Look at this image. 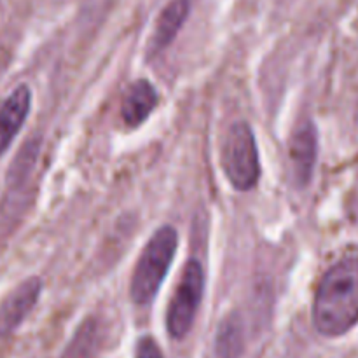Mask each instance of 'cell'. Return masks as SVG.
I'll return each instance as SVG.
<instances>
[{
    "label": "cell",
    "instance_id": "obj_1",
    "mask_svg": "<svg viewBox=\"0 0 358 358\" xmlns=\"http://www.w3.org/2000/svg\"><path fill=\"white\" fill-rule=\"evenodd\" d=\"M313 324L322 336L338 338L358 324V257H346L320 280L313 301Z\"/></svg>",
    "mask_w": 358,
    "mask_h": 358
},
{
    "label": "cell",
    "instance_id": "obj_2",
    "mask_svg": "<svg viewBox=\"0 0 358 358\" xmlns=\"http://www.w3.org/2000/svg\"><path fill=\"white\" fill-rule=\"evenodd\" d=\"M177 231L164 226L154 233L143 248L131 278V299L135 304H149L156 297L177 252Z\"/></svg>",
    "mask_w": 358,
    "mask_h": 358
},
{
    "label": "cell",
    "instance_id": "obj_3",
    "mask_svg": "<svg viewBox=\"0 0 358 358\" xmlns=\"http://www.w3.org/2000/svg\"><path fill=\"white\" fill-rule=\"evenodd\" d=\"M222 166L238 191H250L259 180V150L254 131L247 122H234L222 145Z\"/></svg>",
    "mask_w": 358,
    "mask_h": 358
},
{
    "label": "cell",
    "instance_id": "obj_4",
    "mask_svg": "<svg viewBox=\"0 0 358 358\" xmlns=\"http://www.w3.org/2000/svg\"><path fill=\"white\" fill-rule=\"evenodd\" d=\"M203 290H205V271L198 261H189L168 310L166 324L171 338L182 339L191 331L201 303Z\"/></svg>",
    "mask_w": 358,
    "mask_h": 358
},
{
    "label": "cell",
    "instance_id": "obj_5",
    "mask_svg": "<svg viewBox=\"0 0 358 358\" xmlns=\"http://www.w3.org/2000/svg\"><path fill=\"white\" fill-rule=\"evenodd\" d=\"M42 282L28 278L16 287L0 304V336H9L28 317L41 296Z\"/></svg>",
    "mask_w": 358,
    "mask_h": 358
},
{
    "label": "cell",
    "instance_id": "obj_6",
    "mask_svg": "<svg viewBox=\"0 0 358 358\" xmlns=\"http://www.w3.org/2000/svg\"><path fill=\"white\" fill-rule=\"evenodd\" d=\"M318 138L317 129L313 122H303L294 131L290 140V164H292V175L297 185L304 187L310 184L313 175L315 163H317Z\"/></svg>",
    "mask_w": 358,
    "mask_h": 358
},
{
    "label": "cell",
    "instance_id": "obj_7",
    "mask_svg": "<svg viewBox=\"0 0 358 358\" xmlns=\"http://www.w3.org/2000/svg\"><path fill=\"white\" fill-rule=\"evenodd\" d=\"M30 87L21 84L0 105V156L10 147L30 114Z\"/></svg>",
    "mask_w": 358,
    "mask_h": 358
},
{
    "label": "cell",
    "instance_id": "obj_8",
    "mask_svg": "<svg viewBox=\"0 0 358 358\" xmlns=\"http://www.w3.org/2000/svg\"><path fill=\"white\" fill-rule=\"evenodd\" d=\"M191 13V0H171L157 16L150 41V55H157L171 44Z\"/></svg>",
    "mask_w": 358,
    "mask_h": 358
},
{
    "label": "cell",
    "instance_id": "obj_9",
    "mask_svg": "<svg viewBox=\"0 0 358 358\" xmlns=\"http://www.w3.org/2000/svg\"><path fill=\"white\" fill-rule=\"evenodd\" d=\"M157 105V91L149 80L142 79L128 87L122 101V119L129 126H138Z\"/></svg>",
    "mask_w": 358,
    "mask_h": 358
},
{
    "label": "cell",
    "instance_id": "obj_10",
    "mask_svg": "<svg viewBox=\"0 0 358 358\" xmlns=\"http://www.w3.org/2000/svg\"><path fill=\"white\" fill-rule=\"evenodd\" d=\"M103 345V331L96 318H87L77 329L59 358H98Z\"/></svg>",
    "mask_w": 358,
    "mask_h": 358
},
{
    "label": "cell",
    "instance_id": "obj_11",
    "mask_svg": "<svg viewBox=\"0 0 358 358\" xmlns=\"http://www.w3.org/2000/svg\"><path fill=\"white\" fill-rule=\"evenodd\" d=\"M243 350L240 322L236 317H227L217 332L215 352L219 358H238Z\"/></svg>",
    "mask_w": 358,
    "mask_h": 358
},
{
    "label": "cell",
    "instance_id": "obj_12",
    "mask_svg": "<svg viewBox=\"0 0 358 358\" xmlns=\"http://www.w3.org/2000/svg\"><path fill=\"white\" fill-rule=\"evenodd\" d=\"M136 358H164L163 352L152 338L145 336L136 345Z\"/></svg>",
    "mask_w": 358,
    "mask_h": 358
}]
</instances>
